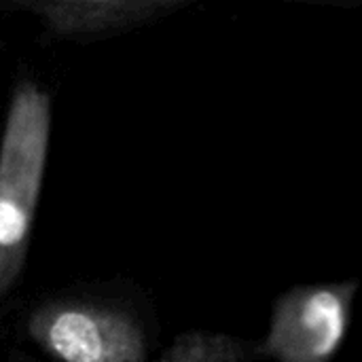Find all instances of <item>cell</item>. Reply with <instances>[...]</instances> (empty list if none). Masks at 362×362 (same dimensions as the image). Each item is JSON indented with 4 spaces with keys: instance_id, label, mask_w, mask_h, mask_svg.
I'll use <instances>...</instances> for the list:
<instances>
[{
    "instance_id": "277c9868",
    "label": "cell",
    "mask_w": 362,
    "mask_h": 362,
    "mask_svg": "<svg viewBox=\"0 0 362 362\" xmlns=\"http://www.w3.org/2000/svg\"><path fill=\"white\" fill-rule=\"evenodd\" d=\"M189 0H0V11L32 15L49 42H93L157 23Z\"/></svg>"
},
{
    "instance_id": "3957f363",
    "label": "cell",
    "mask_w": 362,
    "mask_h": 362,
    "mask_svg": "<svg viewBox=\"0 0 362 362\" xmlns=\"http://www.w3.org/2000/svg\"><path fill=\"white\" fill-rule=\"evenodd\" d=\"M358 280L297 284L274 299L261 361L333 362L346 346Z\"/></svg>"
},
{
    "instance_id": "6da1fadb",
    "label": "cell",
    "mask_w": 362,
    "mask_h": 362,
    "mask_svg": "<svg viewBox=\"0 0 362 362\" xmlns=\"http://www.w3.org/2000/svg\"><path fill=\"white\" fill-rule=\"evenodd\" d=\"M53 127V102L34 78L15 85L0 140V299L19 282L40 202Z\"/></svg>"
},
{
    "instance_id": "7a4b0ae2",
    "label": "cell",
    "mask_w": 362,
    "mask_h": 362,
    "mask_svg": "<svg viewBox=\"0 0 362 362\" xmlns=\"http://www.w3.org/2000/svg\"><path fill=\"white\" fill-rule=\"evenodd\" d=\"M28 339L57 362H148L151 333L127 301L53 297L23 322Z\"/></svg>"
}]
</instances>
